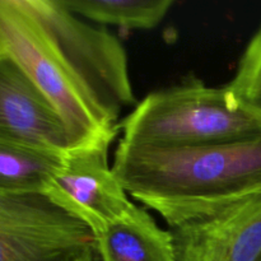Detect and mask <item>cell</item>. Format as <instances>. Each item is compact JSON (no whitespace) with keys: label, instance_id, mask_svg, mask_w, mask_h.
Here are the masks:
<instances>
[{"label":"cell","instance_id":"obj_1","mask_svg":"<svg viewBox=\"0 0 261 261\" xmlns=\"http://www.w3.org/2000/svg\"><path fill=\"white\" fill-rule=\"evenodd\" d=\"M0 54L45 93L81 147L112 144L137 102L119 38L60 0H0Z\"/></svg>","mask_w":261,"mask_h":261},{"label":"cell","instance_id":"obj_2","mask_svg":"<svg viewBox=\"0 0 261 261\" xmlns=\"http://www.w3.org/2000/svg\"><path fill=\"white\" fill-rule=\"evenodd\" d=\"M112 171L129 195L175 228L261 193V137L186 148L120 142Z\"/></svg>","mask_w":261,"mask_h":261},{"label":"cell","instance_id":"obj_3","mask_svg":"<svg viewBox=\"0 0 261 261\" xmlns=\"http://www.w3.org/2000/svg\"><path fill=\"white\" fill-rule=\"evenodd\" d=\"M120 142L137 147L186 148L261 137V120L226 87L190 81L145 96L120 124Z\"/></svg>","mask_w":261,"mask_h":261},{"label":"cell","instance_id":"obj_4","mask_svg":"<svg viewBox=\"0 0 261 261\" xmlns=\"http://www.w3.org/2000/svg\"><path fill=\"white\" fill-rule=\"evenodd\" d=\"M0 261H97L96 239L43 195H0Z\"/></svg>","mask_w":261,"mask_h":261},{"label":"cell","instance_id":"obj_5","mask_svg":"<svg viewBox=\"0 0 261 261\" xmlns=\"http://www.w3.org/2000/svg\"><path fill=\"white\" fill-rule=\"evenodd\" d=\"M110 145L99 143L69 152L43 195L94 236L134 205L110 166Z\"/></svg>","mask_w":261,"mask_h":261},{"label":"cell","instance_id":"obj_6","mask_svg":"<svg viewBox=\"0 0 261 261\" xmlns=\"http://www.w3.org/2000/svg\"><path fill=\"white\" fill-rule=\"evenodd\" d=\"M0 139L59 155L82 148L45 93L14 60L2 54Z\"/></svg>","mask_w":261,"mask_h":261},{"label":"cell","instance_id":"obj_7","mask_svg":"<svg viewBox=\"0 0 261 261\" xmlns=\"http://www.w3.org/2000/svg\"><path fill=\"white\" fill-rule=\"evenodd\" d=\"M170 231L176 261H256L261 254V193Z\"/></svg>","mask_w":261,"mask_h":261},{"label":"cell","instance_id":"obj_8","mask_svg":"<svg viewBox=\"0 0 261 261\" xmlns=\"http://www.w3.org/2000/svg\"><path fill=\"white\" fill-rule=\"evenodd\" d=\"M94 239L99 261H176L171 231L135 204Z\"/></svg>","mask_w":261,"mask_h":261},{"label":"cell","instance_id":"obj_9","mask_svg":"<svg viewBox=\"0 0 261 261\" xmlns=\"http://www.w3.org/2000/svg\"><path fill=\"white\" fill-rule=\"evenodd\" d=\"M64 157L0 139V195H45Z\"/></svg>","mask_w":261,"mask_h":261},{"label":"cell","instance_id":"obj_10","mask_svg":"<svg viewBox=\"0 0 261 261\" xmlns=\"http://www.w3.org/2000/svg\"><path fill=\"white\" fill-rule=\"evenodd\" d=\"M83 19L125 30H152L163 22L172 0H60Z\"/></svg>","mask_w":261,"mask_h":261},{"label":"cell","instance_id":"obj_11","mask_svg":"<svg viewBox=\"0 0 261 261\" xmlns=\"http://www.w3.org/2000/svg\"><path fill=\"white\" fill-rule=\"evenodd\" d=\"M224 87L240 106L261 120V24L240 58L233 78Z\"/></svg>","mask_w":261,"mask_h":261},{"label":"cell","instance_id":"obj_12","mask_svg":"<svg viewBox=\"0 0 261 261\" xmlns=\"http://www.w3.org/2000/svg\"><path fill=\"white\" fill-rule=\"evenodd\" d=\"M256 261H261V254H260V256L257 257V260H256Z\"/></svg>","mask_w":261,"mask_h":261}]
</instances>
